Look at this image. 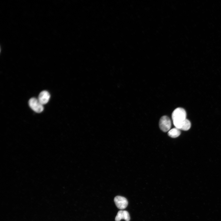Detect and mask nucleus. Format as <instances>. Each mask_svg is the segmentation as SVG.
<instances>
[{"instance_id": "obj_4", "label": "nucleus", "mask_w": 221, "mask_h": 221, "mask_svg": "<svg viewBox=\"0 0 221 221\" xmlns=\"http://www.w3.org/2000/svg\"><path fill=\"white\" fill-rule=\"evenodd\" d=\"M114 200L117 207L120 209H125L127 206L128 201L126 198L124 197L117 196L115 197Z\"/></svg>"}, {"instance_id": "obj_7", "label": "nucleus", "mask_w": 221, "mask_h": 221, "mask_svg": "<svg viewBox=\"0 0 221 221\" xmlns=\"http://www.w3.org/2000/svg\"><path fill=\"white\" fill-rule=\"evenodd\" d=\"M191 123L190 121L186 118L181 123L179 129L183 130H188L191 127Z\"/></svg>"}, {"instance_id": "obj_5", "label": "nucleus", "mask_w": 221, "mask_h": 221, "mask_svg": "<svg viewBox=\"0 0 221 221\" xmlns=\"http://www.w3.org/2000/svg\"><path fill=\"white\" fill-rule=\"evenodd\" d=\"M50 98L49 93L46 91H41L39 94L38 99L43 105L46 104Z\"/></svg>"}, {"instance_id": "obj_1", "label": "nucleus", "mask_w": 221, "mask_h": 221, "mask_svg": "<svg viewBox=\"0 0 221 221\" xmlns=\"http://www.w3.org/2000/svg\"><path fill=\"white\" fill-rule=\"evenodd\" d=\"M172 117L174 125L178 129L181 123L186 118V112L182 108H177L173 111Z\"/></svg>"}, {"instance_id": "obj_8", "label": "nucleus", "mask_w": 221, "mask_h": 221, "mask_svg": "<svg viewBox=\"0 0 221 221\" xmlns=\"http://www.w3.org/2000/svg\"><path fill=\"white\" fill-rule=\"evenodd\" d=\"M180 134L179 129L176 127L170 130L168 132V134L170 137L176 138L178 137Z\"/></svg>"}, {"instance_id": "obj_2", "label": "nucleus", "mask_w": 221, "mask_h": 221, "mask_svg": "<svg viewBox=\"0 0 221 221\" xmlns=\"http://www.w3.org/2000/svg\"><path fill=\"white\" fill-rule=\"evenodd\" d=\"M171 122L170 118L167 116L164 115L160 119L159 126L161 130L164 132L169 131L171 127Z\"/></svg>"}, {"instance_id": "obj_3", "label": "nucleus", "mask_w": 221, "mask_h": 221, "mask_svg": "<svg viewBox=\"0 0 221 221\" xmlns=\"http://www.w3.org/2000/svg\"><path fill=\"white\" fill-rule=\"evenodd\" d=\"M29 104L30 107L37 113H41L44 110L43 105L36 98H31L29 100Z\"/></svg>"}, {"instance_id": "obj_6", "label": "nucleus", "mask_w": 221, "mask_h": 221, "mask_svg": "<svg viewBox=\"0 0 221 221\" xmlns=\"http://www.w3.org/2000/svg\"><path fill=\"white\" fill-rule=\"evenodd\" d=\"M130 218L129 214L126 211L120 210L118 211L115 218L116 221H120L124 219L126 221H129Z\"/></svg>"}]
</instances>
